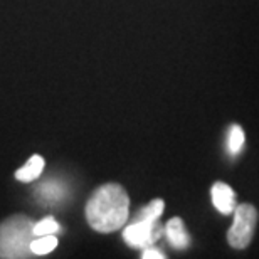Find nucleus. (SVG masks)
Listing matches in <instances>:
<instances>
[{"instance_id":"11","label":"nucleus","mask_w":259,"mask_h":259,"mask_svg":"<svg viewBox=\"0 0 259 259\" xmlns=\"http://www.w3.org/2000/svg\"><path fill=\"white\" fill-rule=\"evenodd\" d=\"M61 231L58 221L54 217H46V219L39 221L37 224H34V234L35 237L39 236H54Z\"/></svg>"},{"instance_id":"9","label":"nucleus","mask_w":259,"mask_h":259,"mask_svg":"<svg viewBox=\"0 0 259 259\" xmlns=\"http://www.w3.org/2000/svg\"><path fill=\"white\" fill-rule=\"evenodd\" d=\"M244 142H246V137H244V132H242L241 126H231L229 130V137H227V152L231 155H237L244 147Z\"/></svg>"},{"instance_id":"1","label":"nucleus","mask_w":259,"mask_h":259,"mask_svg":"<svg viewBox=\"0 0 259 259\" xmlns=\"http://www.w3.org/2000/svg\"><path fill=\"white\" fill-rule=\"evenodd\" d=\"M130 199L118 184H106L96 190L86 205L90 226L98 232H113L128 219Z\"/></svg>"},{"instance_id":"8","label":"nucleus","mask_w":259,"mask_h":259,"mask_svg":"<svg viewBox=\"0 0 259 259\" xmlns=\"http://www.w3.org/2000/svg\"><path fill=\"white\" fill-rule=\"evenodd\" d=\"M42 170H44V158L39 157V155H34L22 168L17 170L15 179L20 180V182H32V180L39 177Z\"/></svg>"},{"instance_id":"5","label":"nucleus","mask_w":259,"mask_h":259,"mask_svg":"<svg viewBox=\"0 0 259 259\" xmlns=\"http://www.w3.org/2000/svg\"><path fill=\"white\" fill-rule=\"evenodd\" d=\"M212 202L215 209L222 214H231L236 209V194L229 185L224 182H217L212 185Z\"/></svg>"},{"instance_id":"12","label":"nucleus","mask_w":259,"mask_h":259,"mask_svg":"<svg viewBox=\"0 0 259 259\" xmlns=\"http://www.w3.org/2000/svg\"><path fill=\"white\" fill-rule=\"evenodd\" d=\"M143 259H163L165 256L160 251L153 249V247H145V252L142 254Z\"/></svg>"},{"instance_id":"2","label":"nucleus","mask_w":259,"mask_h":259,"mask_svg":"<svg viewBox=\"0 0 259 259\" xmlns=\"http://www.w3.org/2000/svg\"><path fill=\"white\" fill-rule=\"evenodd\" d=\"M34 239V222L29 217H10L0 226V257H25Z\"/></svg>"},{"instance_id":"6","label":"nucleus","mask_w":259,"mask_h":259,"mask_svg":"<svg viewBox=\"0 0 259 259\" xmlns=\"http://www.w3.org/2000/svg\"><path fill=\"white\" fill-rule=\"evenodd\" d=\"M165 234H167L170 244H172L175 249H187L189 247L190 237L187 236V232H185L182 219H179V217L170 219L167 222V226H165Z\"/></svg>"},{"instance_id":"7","label":"nucleus","mask_w":259,"mask_h":259,"mask_svg":"<svg viewBox=\"0 0 259 259\" xmlns=\"http://www.w3.org/2000/svg\"><path fill=\"white\" fill-rule=\"evenodd\" d=\"M37 195L44 204H58L66 197V187L56 180H49L37 189Z\"/></svg>"},{"instance_id":"4","label":"nucleus","mask_w":259,"mask_h":259,"mask_svg":"<svg viewBox=\"0 0 259 259\" xmlns=\"http://www.w3.org/2000/svg\"><path fill=\"white\" fill-rule=\"evenodd\" d=\"M257 222V212L252 205L242 204L234 209V222H232L229 232H227V241L236 249H244L252 239L254 227Z\"/></svg>"},{"instance_id":"3","label":"nucleus","mask_w":259,"mask_h":259,"mask_svg":"<svg viewBox=\"0 0 259 259\" xmlns=\"http://www.w3.org/2000/svg\"><path fill=\"white\" fill-rule=\"evenodd\" d=\"M163 200H153L152 204L143 207L138 219L123 231V239L132 247H150L160 236L163 234V227L160 226V215L163 212Z\"/></svg>"},{"instance_id":"10","label":"nucleus","mask_w":259,"mask_h":259,"mask_svg":"<svg viewBox=\"0 0 259 259\" xmlns=\"http://www.w3.org/2000/svg\"><path fill=\"white\" fill-rule=\"evenodd\" d=\"M58 246V239H56V234L54 236H39L35 237L30 244V252L32 254H48Z\"/></svg>"}]
</instances>
